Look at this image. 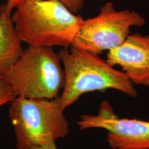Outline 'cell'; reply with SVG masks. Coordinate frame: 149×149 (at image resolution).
<instances>
[{"instance_id": "cell-1", "label": "cell", "mask_w": 149, "mask_h": 149, "mask_svg": "<svg viewBox=\"0 0 149 149\" xmlns=\"http://www.w3.org/2000/svg\"><path fill=\"white\" fill-rule=\"evenodd\" d=\"M15 8L12 20L29 46L69 49L84 20L58 0H21Z\"/></svg>"}, {"instance_id": "cell-2", "label": "cell", "mask_w": 149, "mask_h": 149, "mask_svg": "<svg viewBox=\"0 0 149 149\" xmlns=\"http://www.w3.org/2000/svg\"><path fill=\"white\" fill-rule=\"evenodd\" d=\"M61 49L59 56L64 66L65 84L60 95L64 109L83 95L112 89L135 98L138 92L122 71L115 69L98 55L74 48Z\"/></svg>"}, {"instance_id": "cell-3", "label": "cell", "mask_w": 149, "mask_h": 149, "mask_svg": "<svg viewBox=\"0 0 149 149\" xmlns=\"http://www.w3.org/2000/svg\"><path fill=\"white\" fill-rule=\"evenodd\" d=\"M64 111L60 96L53 99L17 97L8 111L17 149L65 138L69 132V123Z\"/></svg>"}, {"instance_id": "cell-4", "label": "cell", "mask_w": 149, "mask_h": 149, "mask_svg": "<svg viewBox=\"0 0 149 149\" xmlns=\"http://www.w3.org/2000/svg\"><path fill=\"white\" fill-rule=\"evenodd\" d=\"M61 64L53 48L29 46L5 74L17 97L53 99L64 87Z\"/></svg>"}, {"instance_id": "cell-5", "label": "cell", "mask_w": 149, "mask_h": 149, "mask_svg": "<svg viewBox=\"0 0 149 149\" xmlns=\"http://www.w3.org/2000/svg\"><path fill=\"white\" fill-rule=\"evenodd\" d=\"M146 19L134 10L118 11L107 2L97 16L84 20L72 47L100 55L120 46L130 34V29L146 24Z\"/></svg>"}, {"instance_id": "cell-6", "label": "cell", "mask_w": 149, "mask_h": 149, "mask_svg": "<svg viewBox=\"0 0 149 149\" xmlns=\"http://www.w3.org/2000/svg\"><path fill=\"white\" fill-rule=\"evenodd\" d=\"M77 125L81 130H107V142L113 149H149V122L120 118L107 101L102 102L97 115H82Z\"/></svg>"}, {"instance_id": "cell-7", "label": "cell", "mask_w": 149, "mask_h": 149, "mask_svg": "<svg viewBox=\"0 0 149 149\" xmlns=\"http://www.w3.org/2000/svg\"><path fill=\"white\" fill-rule=\"evenodd\" d=\"M106 61L120 66L134 85L149 86V35L130 34L120 46L108 52Z\"/></svg>"}, {"instance_id": "cell-8", "label": "cell", "mask_w": 149, "mask_h": 149, "mask_svg": "<svg viewBox=\"0 0 149 149\" xmlns=\"http://www.w3.org/2000/svg\"><path fill=\"white\" fill-rule=\"evenodd\" d=\"M15 7L9 3L0 6V73L6 74L24 52L21 39L12 20Z\"/></svg>"}, {"instance_id": "cell-9", "label": "cell", "mask_w": 149, "mask_h": 149, "mask_svg": "<svg viewBox=\"0 0 149 149\" xmlns=\"http://www.w3.org/2000/svg\"><path fill=\"white\" fill-rule=\"evenodd\" d=\"M17 97L5 74L0 73V107L10 103Z\"/></svg>"}, {"instance_id": "cell-10", "label": "cell", "mask_w": 149, "mask_h": 149, "mask_svg": "<svg viewBox=\"0 0 149 149\" xmlns=\"http://www.w3.org/2000/svg\"><path fill=\"white\" fill-rule=\"evenodd\" d=\"M65 6L72 13L76 14L83 7L85 0H58Z\"/></svg>"}, {"instance_id": "cell-11", "label": "cell", "mask_w": 149, "mask_h": 149, "mask_svg": "<svg viewBox=\"0 0 149 149\" xmlns=\"http://www.w3.org/2000/svg\"><path fill=\"white\" fill-rule=\"evenodd\" d=\"M22 149H58L55 142H52L48 144H44L40 146H28Z\"/></svg>"}, {"instance_id": "cell-12", "label": "cell", "mask_w": 149, "mask_h": 149, "mask_svg": "<svg viewBox=\"0 0 149 149\" xmlns=\"http://www.w3.org/2000/svg\"><path fill=\"white\" fill-rule=\"evenodd\" d=\"M21 0H7V2L10 3L15 8L17 4L20 2Z\"/></svg>"}]
</instances>
